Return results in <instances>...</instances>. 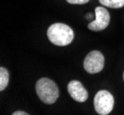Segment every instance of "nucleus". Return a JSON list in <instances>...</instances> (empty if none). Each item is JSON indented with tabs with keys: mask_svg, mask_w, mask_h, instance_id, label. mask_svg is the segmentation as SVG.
I'll return each mask as SVG.
<instances>
[{
	"mask_svg": "<svg viewBox=\"0 0 124 115\" xmlns=\"http://www.w3.org/2000/svg\"><path fill=\"white\" fill-rule=\"evenodd\" d=\"M94 110L100 115L108 114L114 107V98L112 94L107 90H100L93 99Z\"/></svg>",
	"mask_w": 124,
	"mask_h": 115,
	"instance_id": "3",
	"label": "nucleus"
},
{
	"mask_svg": "<svg viewBox=\"0 0 124 115\" xmlns=\"http://www.w3.org/2000/svg\"><path fill=\"white\" fill-rule=\"evenodd\" d=\"M13 115H28L29 113H26L24 111H15L12 113Z\"/></svg>",
	"mask_w": 124,
	"mask_h": 115,
	"instance_id": "10",
	"label": "nucleus"
},
{
	"mask_svg": "<svg viewBox=\"0 0 124 115\" xmlns=\"http://www.w3.org/2000/svg\"><path fill=\"white\" fill-rule=\"evenodd\" d=\"M110 16L108 11L102 6L95 8V19L88 24V29L93 32H99L108 26Z\"/></svg>",
	"mask_w": 124,
	"mask_h": 115,
	"instance_id": "5",
	"label": "nucleus"
},
{
	"mask_svg": "<svg viewBox=\"0 0 124 115\" xmlns=\"http://www.w3.org/2000/svg\"><path fill=\"white\" fill-rule=\"evenodd\" d=\"M105 64V58L99 51H92L88 53L83 61V67L89 74H96L102 71Z\"/></svg>",
	"mask_w": 124,
	"mask_h": 115,
	"instance_id": "4",
	"label": "nucleus"
},
{
	"mask_svg": "<svg viewBox=\"0 0 124 115\" xmlns=\"http://www.w3.org/2000/svg\"><path fill=\"white\" fill-rule=\"evenodd\" d=\"M9 81V74L8 71L4 67L0 68V90L3 91L8 87Z\"/></svg>",
	"mask_w": 124,
	"mask_h": 115,
	"instance_id": "7",
	"label": "nucleus"
},
{
	"mask_svg": "<svg viewBox=\"0 0 124 115\" xmlns=\"http://www.w3.org/2000/svg\"><path fill=\"white\" fill-rule=\"evenodd\" d=\"M49 41L57 46H66L71 43L74 32L70 27L63 23H54L47 30Z\"/></svg>",
	"mask_w": 124,
	"mask_h": 115,
	"instance_id": "1",
	"label": "nucleus"
},
{
	"mask_svg": "<svg viewBox=\"0 0 124 115\" xmlns=\"http://www.w3.org/2000/svg\"><path fill=\"white\" fill-rule=\"evenodd\" d=\"M68 92L70 97L78 102H84L88 99L87 90L78 80H72L68 84Z\"/></svg>",
	"mask_w": 124,
	"mask_h": 115,
	"instance_id": "6",
	"label": "nucleus"
},
{
	"mask_svg": "<svg viewBox=\"0 0 124 115\" xmlns=\"http://www.w3.org/2000/svg\"><path fill=\"white\" fill-rule=\"evenodd\" d=\"M123 80H124V72H123Z\"/></svg>",
	"mask_w": 124,
	"mask_h": 115,
	"instance_id": "11",
	"label": "nucleus"
},
{
	"mask_svg": "<svg viewBox=\"0 0 124 115\" xmlns=\"http://www.w3.org/2000/svg\"><path fill=\"white\" fill-rule=\"evenodd\" d=\"M35 90L39 99L46 104H53L59 96L57 84L47 77H42L36 82Z\"/></svg>",
	"mask_w": 124,
	"mask_h": 115,
	"instance_id": "2",
	"label": "nucleus"
},
{
	"mask_svg": "<svg viewBox=\"0 0 124 115\" xmlns=\"http://www.w3.org/2000/svg\"><path fill=\"white\" fill-rule=\"evenodd\" d=\"M89 0H67L68 3H70V4H80V5H82V4H85V3H87Z\"/></svg>",
	"mask_w": 124,
	"mask_h": 115,
	"instance_id": "9",
	"label": "nucleus"
},
{
	"mask_svg": "<svg viewBox=\"0 0 124 115\" xmlns=\"http://www.w3.org/2000/svg\"><path fill=\"white\" fill-rule=\"evenodd\" d=\"M103 6L111 8H120L124 6V0H99Z\"/></svg>",
	"mask_w": 124,
	"mask_h": 115,
	"instance_id": "8",
	"label": "nucleus"
}]
</instances>
